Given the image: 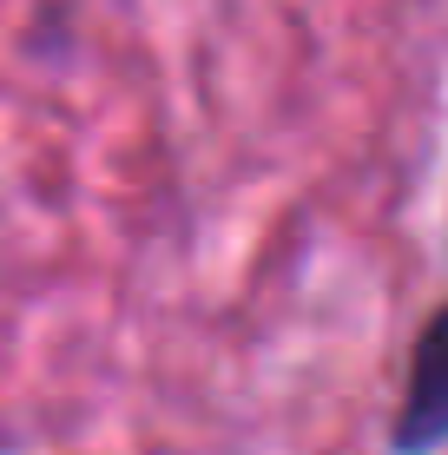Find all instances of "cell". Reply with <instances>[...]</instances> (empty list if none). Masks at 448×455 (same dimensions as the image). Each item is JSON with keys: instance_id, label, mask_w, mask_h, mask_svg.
Here are the masks:
<instances>
[{"instance_id": "6da1fadb", "label": "cell", "mask_w": 448, "mask_h": 455, "mask_svg": "<svg viewBox=\"0 0 448 455\" xmlns=\"http://www.w3.org/2000/svg\"><path fill=\"white\" fill-rule=\"evenodd\" d=\"M396 455H428L448 443V304L422 323L409 356V389L396 410Z\"/></svg>"}]
</instances>
